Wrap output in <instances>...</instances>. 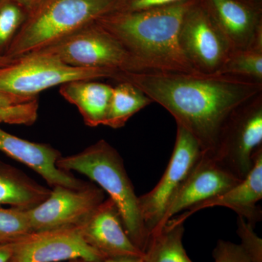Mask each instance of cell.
Instances as JSON below:
<instances>
[{"label": "cell", "instance_id": "cell-22", "mask_svg": "<svg viewBox=\"0 0 262 262\" xmlns=\"http://www.w3.org/2000/svg\"><path fill=\"white\" fill-rule=\"evenodd\" d=\"M37 97L18 96L0 90V123L32 125L37 120Z\"/></svg>", "mask_w": 262, "mask_h": 262}, {"label": "cell", "instance_id": "cell-12", "mask_svg": "<svg viewBox=\"0 0 262 262\" xmlns=\"http://www.w3.org/2000/svg\"><path fill=\"white\" fill-rule=\"evenodd\" d=\"M241 181L221 166L211 155L202 152L169 205L160 225L151 234L160 231L176 215L198 203L220 195Z\"/></svg>", "mask_w": 262, "mask_h": 262}, {"label": "cell", "instance_id": "cell-9", "mask_svg": "<svg viewBox=\"0 0 262 262\" xmlns=\"http://www.w3.org/2000/svg\"><path fill=\"white\" fill-rule=\"evenodd\" d=\"M201 155L195 138L177 125L175 146L163 177L151 191L139 196L141 215L150 236L160 225L174 196Z\"/></svg>", "mask_w": 262, "mask_h": 262}, {"label": "cell", "instance_id": "cell-16", "mask_svg": "<svg viewBox=\"0 0 262 262\" xmlns=\"http://www.w3.org/2000/svg\"><path fill=\"white\" fill-rule=\"evenodd\" d=\"M0 151L39 174L50 187L81 189L88 183L57 167L61 151L49 144L32 142L12 135L0 128Z\"/></svg>", "mask_w": 262, "mask_h": 262}, {"label": "cell", "instance_id": "cell-10", "mask_svg": "<svg viewBox=\"0 0 262 262\" xmlns=\"http://www.w3.org/2000/svg\"><path fill=\"white\" fill-rule=\"evenodd\" d=\"M14 262H63L82 259L100 262L107 259L91 247L80 226L34 231L12 243Z\"/></svg>", "mask_w": 262, "mask_h": 262}, {"label": "cell", "instance_id": "cell-33", "mask_svg": "<svg viewBox=\"0 0 262 262\" xmlns=\"http://www.w3.org/2000/svg\"><path fill=\"white\" fill-rule=\"evenodd\" d=\"M10 262H14V261H13V260L11 259V260H10Z\"/></svg>", "mask_w": 262, "mask_h": 262}, {"label": "cell", "instance_id": "cell-25", "mask_svg": "<svg viewBox=\"0 0 262 262\" xmlns=\"http://www.w3.org/2000/svg\"><path fill=\"white\" fill-rule=\"evenodd\" d=\"M237 226L241 247L251 261L262 262V239L254 232V227L241 216H237Z\"/></svg>", "mask_w": 262, "mask_h": 262}, {"label": "cell", "instance_id": "cell-14", "mask_svg": "<svg viewBox=\"0 0 262 262\" xmlns=\"http://www.w3.org/2000/svg\"><path fill=\"white\" fill-rule=\"evenodd\" d=\"M261 199L262 146L253 154L252 168L246 178L225 192L194 205L182 214L173 217L167 223L173 225L184 224L189 216L201 210L213 207H225L235 212L237 216L243 217L255 227L262 218L261 208L256 205Z\"/></svg>", "mask_w": 262, "mask_h": 262}, {"label": "cell", "instance_id": "cell-18", "mask_svg": "<svg viewBox=\"0 0 262 262\" xmlns=\"http://www.w3.org/2000/svg\"><path fill=\"white\" fill-rule=\"evenodd\" d=\"M51 192L22 170L0 161V205L29 211L47 199Z\"/></svg>", "mask_w": 262, "mask_h": 262}, {"label": "cell", "instance_id": "cell-15", "mask_svg": "<svg viewBox=\"0 0 262 262\" xmlns=\"http://www.w3.org/2000/svg\"><path fill=\"white\" fill-rule=\"evenodd\" d=\"M80 227L87 244L106 258L143 257L144 253L129 238L110 198L104 200Z\"/></svg>", "mask_w": 262, "mask_h": 262}, {"label": "cell", "instance_id": "cell-4", "mask_svg": "<svg viewBox=\"0 0 262 262\" xmlns=\"http://www.w3.org/2000/svg\"><path fill=\"white\" fill-rule=\"evenodd\" d=\"M117 0H43L29 12L5 56L41 51L115 10Z\"/></svg>", "mask_w": 262, "mask_h": 262}, {"label": "cell", "instance_id": "cell-1", "mask_svg": "<svg viewBox=\"0 0 262 262\" xmlns=\"http://www.w3.org/2000/svg\"><path fill=\"white\" fill-rule=\"evenodd\" d=\"M153 102L165 108L177 125L189 131L203 154L214 151L220 131L235 108L262 93V82L234 76L172 72H120Z\"/></svg>", "mask_w": 262, "mask_h": 262}, {"label": "cell", "instance_id": "cell-31", "mask_svg": "<svg viewBox=\"0 0 262 262\" xmlns=\"http://www.w3.org/2000/svg\"><path fill=\"white\" fill-rule=\"evenodd\" d=\"M13 61V59H10L8 57L0 56V68L5 67V66L9 64V63H11Z\"/></svg>", "mask_w": 262, "mask_h": 262}, {"label": "cell", "instance_id": "cell-2", "mask_svg": "<svg viewBox=\"0 0 262 262\" xmlns=\"http://www.w3.org/2000/svg\"><path fill=\"white\" fill-rule=\"evenodd\" d=\"M194 0L137 12H113L96 23L113 34L147 72L196 73L179 44L183 18Z\"/></svg>", "mask_w": 262, "mask_h": 262}, {"label": "cell", "instance_id": "cell-21", "mask_svg": "<svg viewBox=\"0 0 262 262\" xmlns=\"http://www.w3.org/2000/svg\"><path fill=\"white\" fill-rule=\"evenodd\" d=\"M216 75L244 77L262 82V42L231 52Z\"/></svg>", "mask_w": 262, "mask_h": 262}, {"label": "cell", "instance_id": "cell-24", "mask_svg": "<svg viewBox=\"0 0 262 262\" xmlns=\"http://www.w3.org/2000/svg\"><path fill=\"white\" fill-rule=\"evenodd\" d=\"M32 232L28 211L0 207V243L12 244Z\"/></svg>", "mask_w": 262, "mask_h": 262}, {"label": "cell", "instance_id": "cell-26", "mask_svg": "<svg viewBox=\"0 0 262 262\" xmlns=\"http://www.w3.org/2000/svg\"><path fill=\"white\" fill-rule=\"evenodd\" d=\"M214 262H253L241 245L219 239L213 253Z\"/></svg>", "mask_w": 262, "mask_h": 262}, {"label": "cell", "instance_id": "cell-17", "mask_svg": "<svg viewBox=\"0 0 262 262\" xmlns=\"http://www.w3.org/2000/svg\"><path fill=\"white\" fill-rule=\"evenodd\" d=\"M60 87V94L78 108L86 125L91 127L103 125L113 86L97 80H77Z\"/></svg>", "mask_w": 262, "mask_h": 262}, {"label": "cell", "instance_id": "cell-28", "mask_svg": "<svg viewBox=\"0 0 262 262\" xmlns=\"http://www.w3.org/2000/svg\"><path fill=\"white\" fill-rule=\"evenodd\" d=\"M13 256L12 244L0 243V262H10Z\"/></svg>", "mask_w": 262, "mask_h": 262}, {"label": "cell", "instance_id": "cell-32", "mask_svg": "<svg viewBox=\"0 0 262 262\" xmlns=\"http://www.w3.org/2000/svg\"><path fill=\"white\" fill-rule=\"evenodd\" d=\"M255 1L262 2V0H255Z\"/></svg>", "mask_w": 262, "mask_h": 262}, {"label": "cell", "instance_id": "cell-27", "mask_svg": "<svg viewBox=\"0 0 262 262\" xmlns=\"http://www.w3.org/2000/svg\"><path fill=\"white\" fill-rule=\"evenodd\" d=\"M186 1L188 0H117L113 12L144 11L165 8Z\"/></svg>", "mask_w": 262, "mask_h": 262}, {"label": "cell", "instance_id": "cell-8", "mask_svg": "<svg viewBox=\"0 0 262 262\" xmlns=\"http://www.w3.org/2000/svg\"><path fill=\"white\" fill-rule=\"evenodd\" d=\"M179 44L193 70L203 75H216L232 52L199 0L193 2L183 18Z\"/></svg>", "mask_w": 262, "mask_h": 262}, {"label": "cell", "instance_id": "cell-6", "mask_svg": "<svg viewBox=\"0 0 262 262\" xmlns=\"http://www.w3.org/2000/svg\"><path fill=\"white\" fill-rule=\"evenodd\" d=\"M120 72L82 69L66 64L42 52L29 53L0 68V90L18 96L37 97L45 90L77 80H115Z\"/></svg>", "mask_w": 262, "mask_h": 262}, {"label": "cell", "instance_id": "cell-5", "mask_svg": "<svg viewBox=\"0 0 262 262\" xmlns=\"http://www.w3.org/2000/svg\"><path fill=\"white\" fill-rule=\"evenodd\" d=\"M37 52L56 57L77 68L147 72L118 39L96 22Z\"/></svg>", "mask_w": 262, "mask_h": 262}, {"label": "cell", "instance_id": "cell-7", "mask_svg": "<svg viewBox=\"0 0 262 262\" xmlns=\"http://www.w3.org/2000/svg\"><path fill=\"white\" fill-rule=\"evenodd\" d=\"M261 146L262 93L229 115L211 156L226 170L243 180L252 168L253 154Z\"/></svg>", "mask_w": 262, "mask_h": 262}, {"label": "cell", "instance_id": "cell-23", "mask_svg": "<svg viewBox=\"0 0 262 262\" xmlns=\"http://www.w3.org/2000/svg\"><path fill=\"white\" fill-rule=\"evenodd\" d=\"M28 15L15 0H0V56H5Z\"/></svg>", "mask_w": 262, "mask_h": 262}, {"label": "cell", "instance_id": "cell-29", "mask_svg": "<svg viewBox=\"0 0 262 262\" xmlns=\"http://www.w3.org/2000/svg\"><path fill=\"white\" fill-rule=\"evenodd\" d=\"M63 262H89L82 259L70 260V261ZM100 262H142V258H107L103 261Z\"/></svg>", "mask_w": 262, "mask_h": 262}, {"label": "cell", "instance_id": "cell-30", "mask_svg": "<svg viewBox=\"0 0 262 262\" xmlns=\"http://www.w3.org/2000/svg\"><path fill=\"white\" fill-rule=\"evenodd\" d=\"M15 1L18 2L19 4L21 5L24 8L28 10L29 13V12L34 9L38 5L40 4L43 0H15Z\"/></svg>", "mask_w": 262, "mask_h": 262}, {"label": "cell", "instance_id": "cell-11", "mask_svg": "<svg viewBox=\"0 0 262 262\" xmlns=\"http://www.w3.org/2000/svg\"><path fill=\"white\" fill-rule=\"evenodd\" d=\"M104 198L103 189L93 183L81 189L53 187L47 199L28 211L33 232L82 225Z\"/></svg>", "mask_w": 262, "mask_h": 262}, {"label": "cell", "instance_id": "cell-3", "mask_svg": "<svg viewBox=\"0 0 262 262\" xmlns=\"http://www.w3.org/2000/svg\"><path fill=\"white\" fill-rule=\"evenodd\" d=\"M56 165L64 171L83 174L107 193L118 209L129 238L141 251H145L150 235L141 215L139 196L122 157L110 143L101 139L77 154L61 156Z\"/></svg>", "mask_w": 262, "mask_h": 262}, {"label": "cell", "instance_id": "cell-20", "mask_svg": "<svg viewBox=\"0 0 262 262\" xmlns=\"http://www.w3.org/2000/svg\"><path fill=\"white\" fill-rule=\"evenodd\" d=\"M184 224L167 223L150 236L142 262H193L183 245Z\"/></svg>", "mask_w": 262, "mask_h": 262}, {"label": "cell", "instance_id": "cell-13", "mask_svg": "<svg viewBox=\"0 0 262 262\" xmlns=\"http://www.w3.org/2000/svg\"><path fill=\"white\" fill-rule=\"evenodd\" d=\"M232 51L262 42V2L199 0Z\"/></svg>", "mask_w": 262, "mask_h": 262}, {"label": "cell", "instance_id": "cell-19", "mask_svg": "<svg viewBox=\"0 0 262 262\" xmlns=\"http://www.w3.org/2000/svg\"><path fill=\"white\" fill-rule=\"evenodd\" d=\"M113 87L107 115L103 125L122 128L130 118L153 103L139 88L127 81H120Z\"/></svg>", "mask_w": 262, "mask_h": 262}]
</instances>
